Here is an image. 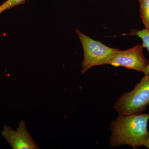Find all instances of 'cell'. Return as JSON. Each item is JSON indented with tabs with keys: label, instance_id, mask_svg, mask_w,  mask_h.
Here are the masks:
<instances>
[{
	"label": "cell",
	"instance_id": "cell-1",
	"mask_svg": "<svg viewBox=\"0 0 149 149\" xmlns=\"http://www.w3.org/2000/svg\"><path fill=\"white\" fill-rule=\"evenodd\" d=\"M149 113L123 115L119 114L111 121V135L109 143L111 148L128 145L134 149L143 146L149 136L148 123Z\"/></svg>",
	"mask_w": 149,
	"mask_h": 149
},
{
	"label": "cell",
	"instance_id": "cell-2",
	"mask_svg": "<svg viewBox=\"0 0 149 149\" xmlns=\"http://www.w3.org/2000/svg\"><path fill=\"white\" fill-rule=\"evenodd\" d=\"M149 105V74L145 75L133 91L123 94L116 102V111L123 115L141 113Z\"/></svg>",
	"mask_w": 149,
	"mask_h": 149
},
{
	"label": "cell",
	"instance_id": "cell-3",
	"mask_svg": "<svg viewBox=\"0 0 149 149\" xmlns=\"http://www.w3.org/2000/svg\"><path fill=\"white\" fill-rule=\"evenodd\" d=\"M83 52L84 58L82 63V74L97 65L108 64L109 62L119 49L110 47L99 41H96L76 29Z\"/></svg>",
	"mask_w": 149,
	"mask_h": 149
},
{
	"label": "cell",
	"instance_id": "cell-4",
	"mask_svg": "<svg viewBox=\"0 0 149 149\" xmlns=\"http://www.w3.org/2000/svg\"><path fill=\"white\" fill-rule=\"evenodd\" d=\"M143 44L124 51H118L112 56L108 64L115 67L122 66L143 73L149 61L143 53Z\"/></svg>",
	"mask_w": 149,
	"mask_h": 149
},
{
	"label": "cell",
	"instance_id": "cell-5",
	"mask_svg": "<svg viewBox=\"0 0 149 149\" xmlns=\"http://www.w3.org/2000/svg\"><path fill=\"white\" fill-rule=\"evenodd\" d=\"M1 134L12 149L40 148L27 130L24 120L19 122L16 130L8 125H4Z\"/></svg>",
	"mask_w": 149,
	"mask_h": 149
},
{
	"label": "cell",
	"instance_id": "cell-6",
	"mask_svg": "<svg viewBox=\"0 0 149 149\" xmlns=\"http://www.w3.org/2000/svg\"><path fill=\"white\" fill-rule=\"evenodd\" d=\"M129 35L138 36L141 38L143 42V44L144 47L146 48L149 52V32L146 29L143 30H137V29H132L130 31ZM145 75L149 74V62L148 66L146 68L143 72Z\"/></svg>",
	"mask_w": 149,
	"mask_h": 149
},
{
	"label": "cell",
	"instance_id": "cell-7",
	"mask_svg": "<svg viewBox=\"0 0 149 149\" xmlns=\"http://www.w3.org/2000/svg\"><path fill=\"white\" fill-rule=\"evenodd\" d=\"M140 15L146 29L149 32V0H138Z\"/></svg>",
	"mask_w": 149,
	"mask_h": 149
},
{
	"label": "cell",
	"instance_id": "cell-8",
	"mask_svg": "<svg viewBox=\"0 0 149 149\" xmlns=\"http://www.w3.org/2000/svg\"><path fill=\"white\" fill-rule=\"evenodd\" d=\"M26 0H7L0 5V14L3 12L24 3Z\"/></svg>",
	"mask_w": 149,
	"mask_h": 149
},
{
	"label": "cell",
	"instance_id": "cell-9",
	"mask_svg": "<svg viewBox=\"0 0 149 149\" xmlns=\"http://www.w3.org/2000/svg\"><path fill=\"white\" fill-rule=\"evenodd\" d=\"M143 146L147 147L149 149V136H148V137L147 138L146 141H145Z\"/></svg>",
	"mask_w": 149,
	"mask_h": 149
}]
</instances>
